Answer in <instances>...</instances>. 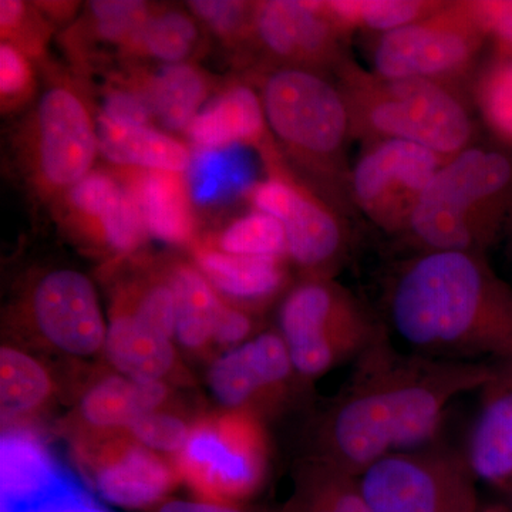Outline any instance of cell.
I'll return each instance as SVG.
<instances>
[{
  "instance_id": "cell-1",
  "label": "cell",
  "mask_w": 512,
  "mask_h": 512,
  "mask_svg": "<svg viewBox=\"0 0 512 512\" xmlns=\"http://www.w3.org/2000/svg\"><path fill=\"white\" fill-rule=\"evenodd\" d=\"M356 360L320 420L315 456L356 477L380 458L436 437L451 402L487 386L498 365L402 353L386 328Z\"/></svg>"
},
{
  "instance_id": "cell-2",
  "label": "cell",
  "mask_w": 512,
  "mask_h": 512,
  "mask_svg": "<svg viewBox=\"0 0 512 512\" xmlns=\"http://www.w3.org/2000/svg\"><path fill=\"white\" fill-rule=\"evenodd\" d=\"M390 328L413 353L512 360V288L483 254L440 251L403 264L387 291Z\"/></svg>"
},
{
  "instance_id": "cell-3",
  "label": "cell",
  "mask_w": 512,
  "mask_h": 512,
  "mask_svg": "<svg viewBox=\"0 0 512 512\" xmlns=\"http://www.w3.org/2000/svg\"><path fill=\"white\" fill-rule=\"evenodd\" d=\"M511 197V158L468 147L441 165L414 208L407 234L420 254H483Z\"/></svg>"
},
{
  "instance_id": "cell-4",
  "label": "cell",
  "mask_w": 512,
  "mask_h": 512,
  "mask_svg": "<svg viewBox=\"0 0 512 512\" xmlns=\"http://www.w3.org/2000/svg\"><path fill=\"white\" fill-rule=\"evenodd\" d=\"M339 89L357 136L410 141L446 160L467 150L473 137L466 107L443 83L384 79L348 64Z\"/></svg>"
},
{
  "instance_id": "cell-5",
  "label": "cell",
  "mask_w": 512,
  "mask_h": 512,
  "mask_svg": "<svg viewBox=\"0 0 512 512\" xmlns=\"http://www.w3.org/2000/svg\"><path fill=\"white\" fill-rule=\"evenodd\" d=\"M383 328L356 296L329 278L305 279L279 309V335L303 380L357 359Z\"/></svg>"
},
{
  "instance_id": "cell-6",
  "label": "cell",
  "mask_w": 512,
  "mask_h": 512,
  "mask_svg": "<svg viewBox=\"0 0 512 512\" xmlns=\"http://www.w3.org/2000/svg\"><path fill=\"white\" fill-rule=\"evenodd\" d=\"M259 96L269 130L291 156L330 177L339 175L352 133L348 101L339 87L312 69L281 66L262 80Z\"/></svg>"
},
{
  "instance_id": "cell-7",
  "label": "cell",
  "mask_w": 512,
  "mask_h": 512,
  "mask_svg": "<svg viewBox=\"0 0 512 512\" xmlns=\"http://www.w3.org/2000/svg\"><path fill=\"white\" fill-rule=\"evenodd\" d=\"M268 468V444L255 414L228 410L198 421L175 456L178 477L202 501L234 505L256 493Z\"/></svg>"
},
{
  "instance_id": "cell-8",
  "label": "cell",
  "mask_w": 512,
  "mask_h": 512,
  "mask_svg": "<svg viewBox=\"0 0 512 512\" xmlns=\"http://www.w3.org/2000/svg\"><path fill=\"white\" fill-rule=\"evenodd\" d=\"M373 512H481L477 478L466 456L414 448L377 460L359 477Z\"/></svg>"
},
{
  "instance_id": "cell-9",
  "label": "cell",
  "mask_w": 512,
  "mask_h": 512,
  "mask_svg": "<svg viewBox=\"0 0 512 512\" xmlns=\"http://www.w3.org/2000/svg\"><path fill=\"white\" fill-rule=\"evenodd\" d=\"M484 37L470 2L444 3L433 15L380 36L373 73L384 79L443 83L466 72Z\"/></svg>"
},
{
  "instance_id": "cell-10",
  "label": "cell",
  "mask_w": 512,
  "mask_h": 512,
  "mask_svg": "<svg viewBox=\"0 0 512 512\" xmlns=\"http://www.w3.org/2000/svg\"><path fill=\"white\" fill-rule=\"evenodd\" d=\"M372 143L350 174V194L384 231L407 232L421 194L447 160L410 141Z\"/></svg>"
},
{
  "instance_id": "cell-11",
  "label": "cell",
  "mask_w": 512,
  "mask_h": 512,
  "mask_svg": "<svg viewBox=\"0 0 512 512\" xmlns=\"http://www.w3.org/2000/svg\"><path fill=\"white\" fill-rule=\"evenodd\" d=\"M32 123L33 171L42 187L69 191L92 173L100 153L97 121L82 94L69 84L50 86Z\"/></svg>"
},
{
  "instance_id": "cell-12",
  "label": "cell",
  "mask_w": 512,
  "mask_h": 512,
  "mask_svg": "<svg viewBox=\"0 0 512 512\" xmlns=\"http://www.w3.org/2000/svg\"><path fill=\"white\" fill-rule=\"evenodd\" d=\"M295 377L299 375L282 336L264 332L218 357L208 373V383L228 410L256 416L284 403Z\"/></svg>"
},
{
  "instance_id": "cell-13",
  "label": "cell",
  "mask_w": 512,
  "mask_h": 512,
  "mask_svg": "<svg viewBox=\"0 0 512 512\" xmlns=\"http://www.w3.org/2000/svg\"><path fill=\"white\" fill-rule=\"evenodd\" d=\"M32 316L40 335L64 353L89 356L104 349L99 298L82 272L63 268L43 275L33 289Z\"/></svg>"
},
{
  "instance_id": "cell-14",
  "label": "cell",
  "mask_w": 512,
  "mask_h": 512,
  "mask_svg": "<svg viewBox=\"0 0 512 512\" xmlns=\"http://www.w3.org/2000/svg\"><path fill=\"white\" fill-rule=\"evenodd\" d=\"M79 461L103 500L130 510L157 504L180 478L175 467L133 439L110 436L84 444Z\"/></svg>"
},
{
  "instance_id": "cell-15",
  "label": "cell",
  "mask_w": 512,
  "mask_h": 512,
  "mask_svg": "<svg viewBox=\"0 0 512 512\" xmlns=\"http://www.w3.org/2000/svg\"><path fill=\"white\" fill-rule=\"evenodd\" d=\"M254 29L259 43L285 66L311 69L338 55V25L322 2L269 0L254 6Z\"/></svg>"
},
{
  "instance_id": "cell-16",
  "label": "cell",
  "mask_w": 512,
  "mask_h": 512,
  "mask_svg": "<svg viewBox=\"0 0 512 512\" xmlns=\"http://www.w3.org/2000/svg\"><path fill=\"white\" fill-rule=\"evenodd\" d=\"M278 221L285 228L288 258L308 278H329L346 251V235L335 212L311 191L291 181Z\"/></svg>"
},
{
  "instance_id": "cell-17",
  "label": "cell",
  "mask_w": 512,
  "mask_h": 512,
  "mask_svg": "<svg viewBox=\"0 0 512 512\" xmlns=\"http://www.w3.org/2000/svg\"><path fill=\"white\" fill-rule=\"evenodd\" d=\"M483 400L471 430L466 454L477 480L508 488L512 485V360L498 363L497 373L483 389Z\"/></svg>"
},
{
  "instance_id": "cell-18",
  "label": "cell",
  "mask_w": 512,
  "mask_h": 512,
  "mask_svg": "<svg viewBox=\"0 0 512 512\" xmlns=\"http://www.w3.org/2000/svg\"><path fill=\"white\" fill-rule=\"evenodd\" d=\"M74 484L40 440L25 430L2 437V512L33 507Z\"/></svg>"
},
{
  "instance_id": "cell-19",
  "label": "cell",
  "mask_w": 512,
  "mask_h": 512,
  "mask_svg": "<svg viewBox=\"0 0 512 512\" xmlns=\"http://www.w3.org/2000/svg\"><path fill=\"white\" fill-rule=\"evenodd\" d=\"M266 127L261 96L249 86L234 84L202 107L187 134L202 150H220L261 143Z\"/></svg>"
},
{
  "instance_id": "cell-20",
  "label": "cell",
  "mask_w": 512,
  "mask_h": 512,
  "mask_svg": "<svg viewBox=\"0 0 512 512\" xmlns=\"http://www.w3.org/2000/svg\"><path fill=\"white\" fill-rule=\"evenodd\" d=\"M100 154L110 163L140 171L185 174L191 153L180 140L153 126L113 123L97 116Z\"/></svg>"
},
{
  "instance_id": "cell-21",
  "label": "cell",
  "mask_w": 512,
  "mask_h": 512,
  "mask_svg": "<svg viewBox=\"0 0 512 512\" xmlns=\"http://www.w3.org/2000/svg\"><path fill=\"white\" fill-rule=\"evenodd\" d=\"M194 259L215 291L234 301L264 302L285 285V259L232 255L214 245L195 249Z\"/></svg>"
},
{
  "instance_id": "cell-22",
  "label": "cell",
  "mask_w": 512,
  "mask_h": 512,
  "mask_svg": "<svg viewBox=\"0 0 512 512\" xmlns=\"http://www.w3.org/2000/svg\"><path fill=\"white\" fill-rule=\"evenodd\" d=\"M104 352L120 375L138 382H163L177 359L173 340L147 328L130 312L111 318Z\"/></svg>"
},
{
  "instance_id": "cell-23",
  "label": "cell",
  "mask_w": 512,
  "mask_h": 512,
  "mask_svg": "<svg viewBox=\"0 0 512 512\" xmlns=\"http://www.w3.org/2000/svg\"><path fill=\"white\" fill-rule=\"evenodd\" d=\"M130 181L143 211L148 234L167 244L190 241L194 232L190 188L184 174L170 171H134Z\"/></svg>"
},
{
  "instance_id": "cell-24",
  "label": "cell",
  "mask_w": 512,
  "mask_h": 512,
  "mask_svg": "<svg viewBox=\"0 0 512 512\" xmlns=\"http://www.w3.org/2000/svg\"><path fill=\"white\" fill-rule=\"evenodd\" d=\"M136 84L150 104L154 121L171 133H187L210 92L207 76L188 63L165 64Z\"/></svg>"
},
{
  "instance_id": "cell-25",
  "label": "cell",
  "mask_w": 512,
  "mask_h": 512,
  "mask_svg": "<svg viewBox=\"0 0 512 512\" xmlns=\"http://www.w3.org/2000/svg\"><path fill=\"white\" fill-rule=\"evenodd\" d=\"M167 393L163 382H138L123 375L109 376L84 394L80 413L94 429L126 430L140 417L157 412Z\"/></svg>"
},
{
  "instance_id": "cell-26",
  "label": "cell",
  "mask_w": 512,
  "mask_h": 512,
  "mask_svg": "<svg viewBox=\"0 0 512 512\" xmlns=\"http://www.w3.org/2000/svg\"><path fill=\"white\" fill-rule=\"evenodd\" d=\"M168 282L175 296V340L188 350L207 348L224 305L220 295L197 266H175Z\"/></svg>"
},
{
  "instance_id": "cell-27",
  "label": "cell",
  "mask_w": 512,
  "mask_h": 512,
  "mask_svg": "<svg viewBox=\"0 0 512 512\" xmlns=\"http://www.w3.org/2000/svg\"><path fill=\"white\" fill-rule=\"evenodd\" d=\"M282 512H373L356 476L322 458L299 468L295 491Z\"/></svg>"
},
{
  "instance_id": "cell-28",
  "label": "cell",
  "mask_w": 512,
  "mask_h": 512,
  "mask_svg": "<svg viewBox=\"0 0 512 512\" xmlns=\"http://www.w3.org/2000/svg\"><path fill=\"white\" fill-rule=\"evenodd\" d=\"M444 3L421 0H333L322 2L330 19L345 32L369 29L384 33L402 29L433 15Z\"/></svg>"
},
{
  "instance_id": "cell-29",
  "label": "cell",
  "mask_w": 512,
  "mask_h": 512,
  "mask_svg": "<svg viewBox=\"0 0 512 512\" xmlns=\"http://www.w3.org/2000/svg\"><path fill=\"white\" fill-rule=\"evenodd\" d=\"M52 394V380L37 360L18 349L0 350V410L3 420L35 412Z\"/></svg>"
},
{
  "instance_id": "cell-30",
  "label": "cell",
  "mask_w": 512,
  "mask_h": 512,
  "mask_svg": "<svg viewBox=\"0 0 512 512\" xmlns=\"http://www.w3.org/2000/svg\"><path fill=\"white\" fill-rule=\"evenodd\" d=\"M195 20L181 10L151 12L130 56H146L165 64L185 63L198 43Z\"/></svg>"
},
{
  "instance_id": "cell-31",
  "label": "cell",
  "mask_w": 512,
  "mask_h": 512,
  "mask_svg": "<svg viewBox=\"0 0 512 512\" xmlns=\"http://www.w3.org/2000/svg\"><path fill=\"white\" fill-rule=\"evenodd\" d=\"M93 231L117 254H131L146 242L148 229L136 191L121 183L107 207L92 224Z\"/></svg>"
},
{
  "instance_id": "cell-32",
  "label": "cell",
  "mask_w": 512,
  "mask_h": 512,
  "mask_svg": "<svg viewBox=\"0 0 512 512\" xmlns=\"http://www.w3.org/2000/svg\"><path fill=\"white\" fill-rule=\"evenodd\" d=\"M214 247L232 255L288 258L284 225L259 211L231 222L221 232Z\"/></svg>"
},
{
  "instance_id": "cell-33",
  "label": "cell",
  "mask_w": 512,
  "mask_h": 512,
  "mask_svg": "<svg viewBox=\"0 0 512 512\" xmlns=\"http://www.w3.org/2000/svg\"><path fill=\"white\" fill-rule=\"evenodd\" d=\"M89 10L97 37L127 55L153 12L140 0H97L89 3Z\"/></svg>"
},
{
  "instance_id": "cell-34",
  "label": "cell",
  "mask_w": 512,
  "mask_h": 512,
  "mask_svg": "<svg viewBox=\"0 0 512 512\" xmlns=\"http://www.w3.org/2000/svg\"><path fill=\"white\" fill-rule=\"evenodd\" d=\"M476 96L487 126L512 144V57H504L485 70Z\"/></svg>"
},
{
  "instance_id": "cell-35",
  "label": "cell",
  "mask_w": 512,
  "mask_h": 512,
  "mask_svg": "<svg viewBox=\"0 0 512 512\" xmlns=\"http://www.w3.org/2000/svg\"><path fill=\"white\" fill-rule=\"evenodd\" d=\"M126 431L131 439L154 453L177 456L190 437L191 426L174 414L153 412L131 423Z\"/></svg>"
},
{
  "instance_id": "cell-36",
  "label": "cell",
  "mask_w": 512,
  "mask_h": 512,
  "mask_svg": "<svg viewBox=\"0 0 512 512\" xmlns=\"http://www.w3.org/2000/svg\"><path fill=\"white\" fill-rule=\"evenodd\" d=\"M35 90V73L25 52L9 42L0 43V97L2 109L25 103Z\"/></svg>"
},
{
  "instance_id": "cell-37",
  "label": "cell",
  "mask_w": 512,
  "mask_h": 512,
  "mask_svg": "<svg viewBox=\"0 0 512 512\" xmlns=\"http://www.w3.org/2000/svg\"><path fill=\"white\" fill-rule=\"evenodd\" d=\"M192 16L224 39H235L252 29L254 6L237 0H195L188 3Z\"/></svg>"
},
{
  "instance_id": "cell-38",
  "label": "cell",
  "mask_w": 512,
  "mask_h": 512,
  "mask_svg": "<svg viewBox=\"0 0 512 512\" xmlns=\"http://www.w3.org/2000/svg\"><path fill=\"white\" fill-rule=\"evenodd\" d=\"M130 313L147 328L175 339V296L170 282L147 288Z\"/></svg>"
},
{
  "instance_id": "cell-39",
  "label": "cell",
  "mask_w": 512,
  "mask_h": 512,
  "mask_svg": "<svg viewBox=\"0 0 512 512\" xmlns=\"http://www.w3.org/2000/svg\"><path fill=\"white\" fill-rule=\"evenodd\" d=\"M99 116L113 123L131 126H151L154 120L150 104L136 83L133 86H114L103 97Z\"/></svg>"
},
{
  "instance_id": "cell-40",
  "label": "cell",
  "mask_w": 512,
  "mask_h": 512,
  "mask_svg": "<svg viewBox=\"0 0 512 512\" xmlns=\"http://www.w3.org/2000/svg\"><path fill=\"white\" fill-rule=\"evenodd\" d=\"M485 37H491L505 57H512V0L470 2Z\"/></svg>"
},
{
  "instance_id": "cell-41",
  "label": "cell",
  "mask_w": 512,
  "mask_h": 512,
  "mask_svg": "<svg viewBox=\"0 0 512 512\" xmlns=\"http://www.w3.org/2000/svg\"><path fill=\"white\" fill-rule=\"evenodd\" d=\"M254 328V319L245 312V309L224 303L215 322L212 342L225 349H234L249 340Z\"/></svg>"
},
{
  "instance_id": "cell-42",
  "label": "cell",
  "mask_w": 512,
  "mask_h": 512,
  "mask_svg": "<svg viewBox=\"0 0 512 512\" xmlns=\"http://www.w3.org/2000/svg\"><path fill=\"white\" fill-rule=\"evenodd\" d=\"M15 512H107L94 503L79 485L72 484L62 493L42 503Z\"/></svg>"
},
{
  "instance_id": "cell-43",
  "label": "cell",
  "mask_w": 512,
  "mask_h": 512,
  "mask_svg": "<svg viewBox=\"0 0 512 512\" xmlns=\"http://www.w3.org/2000/svg\"><path fill=\"white\" fill-rule=\"evenodd\" d=\"M158 512H245L234 505L210 503V501H170L161 505Z\"/></svg>"
},
{
  "instance_id": "cell-44",
  "label": "cell",
  "mask_w": 512,
  "mask_h": 512,
  "mask_svg": "<svg viewBox=\"0 0 512 512\" xmlns=\"http://www.w3.org/2000/svg\"><path fill=\"white\" fill-rule=\"evenodd\" d=\"M481 512H512L511 508L501 507V505H497V507L484 508Z\"/></svg>"
},
{
  "instance_id": "cell-45",
  "label": "cell",
  "mask_w": 512,
  "mask_h": 512,
  "mask_svg": "<svg viewBox=\"0 0 512 512\" xmlns=\"http://www.w3.org/2000/svg\"><path fill=\"white\" fill-rule=\"evenodd\" d=\"M510 491H511V494H512V485H511ZM511 511H512V507H511Z\"/></svg>"
}]
</instances>
